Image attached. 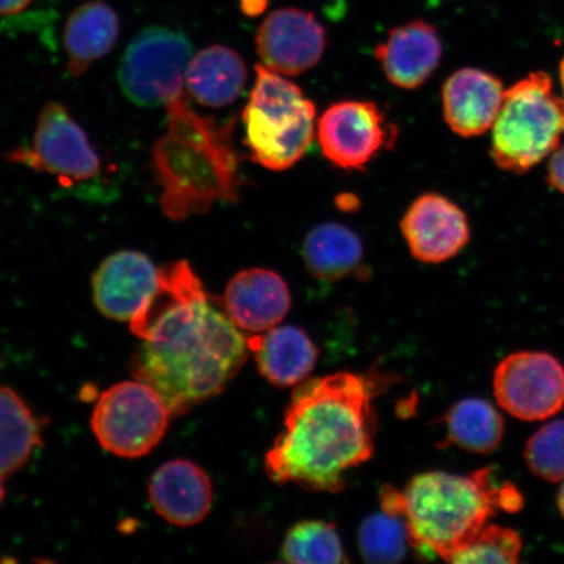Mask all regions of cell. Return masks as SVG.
Masks as SVG:
<instances>
[{
  "label": "cell",
  "mask_w": 564,
  "mask_h": 564,
  "mask_svg": "<svg viewBox=\"0 0 564 564\" xmlns=\"http://www.w3.org/2000/svg\"><path fill=\"white\" fill-rule=\"evenodd\" d=\"M9 159L70 181L94 180L101 172L100 158L87 133L66 106L55 101L41 111L32 150L12 152Z\"/></svg>",
  "instance_id": "obj_11"
},
{
  "label": "cell",
  "mask_w": 564,
  "mask_h": 564,
  "mask_svg": "<svg viewBox=\"0 0 564 564\" xmlns=\"http://www.w3.org/2000/svg\"><path fill=\"white\" fill-rule=\"evenodd\" d=\"M558 509L564 519V482L558 494Z\"/></svg>",
  "instance_id": "obj_33"
},
{
  "label": "cell",
  "mask_w": 564,
  "mask_h": 564,
  "mask_svg": "<svg viewBox=\"0 0 564 564\" xmlns=\"http://www.w3.org/2000/svg\"><path fill=\"white\" fill-rule=\"evenodd\" d=\"M498 405L521 421H545L564 408V368L545 351H517L494 372Z\"/></svg>",
  "instance_id": "obj_10"
},
{
  "label": "cell",
  "mask_w": 564,
  "mask_h": 564,
  "mask_svg": "<svg viewBox=\"0 0 564 564\" xmlns=\"http://www.w3.org/2000/svg\"><path fill=\"white\" fill-rule=\"evenodd\" d=\"M171 412L152 387L122 382L98 399L91 430L108 453L123 458L143 457L164 438Z\"/></svg>",
  "instance_id": "obj_8"
},
{
  "label": "cell",
  "mask_w": 564,
  "mask_h": 564,
  "mask_svg": "<svg viewBox=\"0 0 564 564\" xmlns=\"http://www.w3.org/2000/svg\"><path fill=\"white\" fill-rule=\"evenodd\" d=\"M498 77L478 68H462L444 83L443 115L451 130L463 138L482 135L496 123L505 98Z\"/></svg>",
  "instance_id": "obj_17"
},
{
  "label": "cell",
  "mask_w": 564,
  "mask_h": 564,
  "mask_svg": "<svg viewBox=\"0 0 564 564\" xmlns=\"http://www.w3.org/2000/svg\"><path fill=\"white\" fill-rule=\"evenodd\" d=\"M560 73H561V83H562V88H563V94H564V59L561 63Z\"/></svg>",
  "instance_id": "obj_35"
},
{
  "label": "cell",
  "mask_w": 564,
  "mask_h": 564,
  "mask_svg": "<svg viewBox=\"0 0 564 564\" xmlns=\"http://www.w3.org/2000/svg\"><path fill=\"white\" fill-rule=\"evenodd\" d=\"M303 262L316 280L337 282L351 276L361 265L365 249L357 232L345 225L323 223L303 241Z\"/></svg>",
  "instance_id": "obj_22"
},
{
  "label": "cell",
  "mask_w": 564,
  "mask_h": 564,
  "mask_svg": "<svg viewBox=\"0 0 564 564\" xmlns=\"http://www.w3.org/2000/svg\"><path fill=\"white\" fill-rule=\"evenodd\" d=\"M247 82V67L232 48L212 45L193 55L186 70V87L196 102L225 108L237 100Z\"/></svg>",
  "instance_id": "obj_21"
},
{
  "label": "cell",
  "mask_w": 564,
  "mask_h": 564,
  "mask_svg": "<svg viewBox=\"0 0 564 564\" xmlns=\"http://www.w3.org/2000/svg\"><path fill=\"white\" fill-rule=\"evenodd\" d=\"M523 541L511 528L485 525L471 544L458 553L451 563L517 564Z\"/></svg>",
  "instance_id": "obj_28"
},
{
  "label": "cell",
  "mask_w": 564,
  "mask_h": 564,
  "mask_svg": "<svg viewBox=\"0 0 564 564\" xmlns=\"http://www.w3.org/2000/svg\"><path fill=\"white\" fill-rule=\"evenodd\" d=\"M547 181L555 189L564 194V147L553 153L549 162Z\"/></svg>",
  "instance_id": "obj_30"
},
{
  "label": "cell",
  "mask_w": 564,
  "mask_h": 564,
  "mask_svg": "<svg viewBox=\"0 0 564 564\" xmlns=\"http://www.w3.org/2000/svg\"><path fill=\"white\" fill-rule=\"evenodd\" d=\"M378 382L352 372L310 379L294 391L284 430L265 456L273 482L338 492L344 474L373 454Z\"/></svg>",
  "instance_id": "obj_2"
},
{
  "label": "cell",
  "mask_w": 564,
  "mask_h": 564,
  "mask_svg": "<svg viewBox=\"0 0 564 564\" xmlns=\"http://www.w3.org/2000/svg\"><path fill=\"white\" fill-rule=\"evenodd\" d=\"M160 284V268L143 252L119 251L106 258L91 279L95 305L104 316L131 322Z\"/></svg>",
  "instance_id": "obj_14"
},
{
  "label": "cell",
  "mask_w": 564,
  "mask_h": 564,
  "mask_svg": "<svg viewBox=\"0 0 564 564\" xmlns=\"http://www.w3.org/2000/svg\"><path fill=\"white\" fill-rule=\"evenodd\" d=\"M154 511L167 523L193 527L206 519L214 500V489L206 471L188 460L161 465L150 482Z\"/></svg>",
  "instance_id": "obj_18"
},
{
  "label": "cell",
  "mask_w": 564,
  "mask_h": 564,
  "mask_svg": "<svg viewBox=\"0 0 564 564\" xmlns=\"http://www.w3.org/2000/svg\"><path fill=\"white\" fill-rule=\"evenodd\" d=\"M256 42L260 65L280 75L299 76L322 61L328 39L312 12L288 7L264 19Z\"/></svg>",
  "instance_id": "obj_12"
},
{
  "label": "cell",
  "mask_w": 564,
  "mask_h": 564,
  "mask_svg": "<svg viewBox=\"0 0 564 564\" xmlns=\"http://www.w3.org/2000/svg\"><path fill=\"white\" fill-rule=\"evenodd\" d=\"M166 110L167 132L153 150L164 214L182 221L215 202H236L241 180L232 124L220 127L197 115L186 97L169 104Z\"/></svg>",
  "instance_id": "obj_3"
},
{
  "label": "cell",
  "mask_w": 564,
  "mask_h": 564,
  "mask_svg": "<svg viewBox=\"0 0 564 564\" xmlns=\"http://www.w3.org/2000/svg\"><path fill=\"white\" fill-rule=\"evenodd\" d=\"M282 560L301 564L348 562L335 524L323 520L301 521L291 528L282 545Z\"/></svg>",
  "instance_id": "obj_25"
},
{
  "label": "cell",
  "mask_w": 564,
  "mask_h": 564,
  "mask_svg": "<svg viewBox=\"0 0 564 564\" xmlns=\"http://www.w3.org/2000/svg\"><path fill=\"white\" fill-rule=\"evenodd\" d=\"M4 499V486L2 482V477H0V505H2Z\"/></svg>",
  "instance_id": "obj_34"
},
{
  "label": "cell",
  "mask_w": 564,
  "mask_h": 564,
  "mask_svg": "<svg viewBox=\"0 0 564 564\" xmlns=\"http://www.w3.org/2000/svg\"><path fill=\"white\" fill-rule=\"evenodd\" d=\"M224 308L239 329L263 334L285 319L292 306L291 291L279 273L250 268L229 281Z\"/></svg>",
  "instance_id": "obj_15"
},
{
  "label": "cell",
  "mask_w": 564,
  "mask_h": 564,
  "mask_svg": "<svg viewBox=\"0 0 564 564\" xmlns=\"http://www.w3.org/2000/svg\"><path fill=\"white\" fill-rule=\"evenodd\" d=\"M130 326L143 340L132 357L133 377L152 387L172 415L220 394L249 357V337L185 260L161 268L156 293Z\"/></svg>",
  "instance_id": "obj_1"
},
{
  "label": "cell",
  "mask_w": 564,
  "mask_h": 564,
  "mask_svg": "<svg viewBox=\"0 0 564 564\" xmlns=\"http://www.w3.org/2000/svg\"><path fill=\"white\" fill-rule=\"evenodd\" d=\"M40 444V422L15 391L0 387V477L23 468Z\"/></svg>",
  "instance_id": "obj_24"
},
{
  "label": "cell",
  "mask_w": 564,
  "mask_h": 564,
  "mask_svg": "<svg viewBox=\"0 0 564 564\" xmlns=\"http://www.w3.org/2000/svg\"><path fill=\"white\" fill-rule=\"evenodd\" d=\"M258 370L268 382L286 388L299 386L315 368L317 350L300 327L281 326L249 338Z\"/></svg>",
  "instance_id": "obj_19"
},
{
  "label": "cell",
  "mask_w": 564,
  "mask_h": 564,
  "mask_svg": "<svg viewBox=\"0 0 564 564\" xmlns=\"http://www.w3.org/2000/svg\"><path fill=\"white\" fill-rule=\"evenodd\" d=\"M524 458L534 476L547 482L564 481V420L538 430L527 443Z\"/></svg>",
  "instance_id": "obj_27"
},
{
  "label": "cell",
  "mask_w": 564,
  "mask_h": 564,
  "mask_svg": "<svg viewBox=\"0 0 564 564\" xmlns=\"http://www.w3.org/2000/svg\"><path fill=\"white\" fill-rule=\"evenodd\" d=\"M256 84L242 121L247 150L256 164L284 172L305 156L316 137V108L284 75L256 66Z\"/></svg>",
  "instance_id": "obj_5"
},
{
  "label": "cell",
  "mask_w": 564,
  "mask_h": 564,
  "mask_svg": "<svg viewBox=\"0 0 564 564\" xmlns=\"http://www.w3.org/2000/svg\"><path fill=\"white\" fill-rule=\"evenodd\" d=\"M442 55L438 30L421 19L393 28L376 48L387 80L405 90L422 87L440 67Z\"/></svg>",
  "instance_id": "obj_16"
},
{
  "label": "cell",
  "mask_w": 564,
  "mask_h": 564,
  "mask_svg": "<svg viewBox=\"0 0 564 564\" xmlns=\"http://www.w3.org/2000/svg\"><path fill=\"white\" fill-rule=\"evenodd\" d=\"M400 228L414 259L427 264L453 259L470 238L464 210L435 193L419 196L401 218Z\"/></svg>",
  "instance_id": "obj_13"
},
{
  "label": "cell",
  "mask_w": 564,
  "mask_h": 564,
  "mask_svg": "<svg viewBox=\"0 0 564 564\" xmlns=\"http://www.w3.org/2000/svg\"><path fill=\"white\" fill-rule=\"evenodd\" d=\"M359 550L369 563H397L411 546L404 521L384 511L366 519L358 532Z\"/></svg>",
  "instance_id": "obj_26"
},
{
  "label": "cell",
  "mask_w": 564,
  "mask_h": 564,
  "mask_svg": "<svg viewBox=\"0 0 564 564\" xmlns=\"http://www.w3.org/2000/svg\"><path fill=\"white\" fill-rule=\"evenodd\" d=\"M33 0H0V17L13 15L26 9Z\"/></svg>",
  "instance_id": "obj_31"
},
{
  "label": "cell",
  "mask_w": 564,
  "mask_h": 564,
  "mask_svg": "<svg viewBox=\"0 0 564 564\" xmlns=\"http://www.w3.org/2000/svg\"><path fill=\"white\" fill-rule=\"evenodd\" d=\"M268 7V0H241V10L247 17H259Z\"/></svg>",
  "instance_id": "obj_32"
},
{
  "label": "cell",
  "mask_w": 564,
  "mask_h": 564,
  "mask_svg": "<svg viewBox=\"0 0 564 564\" xmlns=\"http://www.w3.org/2000/svg\"><path fill=\"white\" fill-rule=\"evenodd\" d=\"M442 421L446 423L447 442L471 454H491L503 441L505 420L488 400L458 401Z\"/></svg>",
  "instance_id": "obj_23"
},
{
  "label": "cell",
  "mask_w": 564,
  "mask_h": 564,
  "mask_svg": "<svg viewBox=\"0 0 564 564\" xmlns=\"http://www.w3.org/2000/svg\"><path fill=\"white\" fill-rule=\"evenodd\" d=\"M121 23L118 13L101 0H90L70 13L63 34L68 73L80 76L117 44Z\"/></svg>",
  "instance_id": "obj_20"
},
{
  "label": "cell",
  "mask_w": 564,
  "mask_h": 564,
  "mask_svg": "<svg viewBox=\"0 0 564 564\" xmlns=\"http://www.w3.org/2000/svg\"><path fill=\"white\" fill-rule=\"evenodd\" d=\"M491 158L503 171L523 174L558 150L564 98L546 73H532L505 91L494 123Z\"/></svg>",
  "instance_id": "obj_6"
},
{
  "label": "cell",
  "mask_w": 564,
  "mask_h": 564,
  "mask_svg": "<svg viewBox=\"0 0 564 564\" xmlns=\"http://www.w3.org/2000/svg\"><path fill=\"white\" fill-rule=\"evenodd\" d=\"M316 138L330 164L344 171H364L397 143L398 127L376 102L340 101L323 112Z\"/></svg>",
  "instance_id": "obj_9"
},
{
  "label": "cell",
  "mask_w": 564,
  "mask_h": 564,
  "mask_svg": "<svg viewBox=\"0 0 564 564\" xmlns=\"http://www.w3.org/2000/svg\"><path fill=\"white\" fill-rule=\"evenodd\" d=\"M492 474L491 467L468 476L426 471L404 490L386 485L380 507L404 521L412 547L453 562L500 510V485L494 484Z\"/></svg>",
  "instance_id": "obj_4"
},
{
  "label": "cell",
  "mask_w": 564,
  "mask_h": 564,
  "mask_svg": "<svg viewBox=\"0 0 564 564\" xmlns=\"http://www.w3.org/2000/svg\"><path fill=\"white\" fill-rule=\"evenodd\" d=\"M500 510L509 513H517L523 509V494L511 482L500 485L499 494Z\"/></svg>",
  "instance_id": "obj_29"
},
{
  "label": "cell",
  "mask_w": 564,
  "mask_h": 564,
  "mask_svg": "<svg viewBox=\"0 0 564 564\" xmlns=\"http://www.w3.org/2000/svg\"><path fill=\"white\" fill-rule=\"evenodd\" d=\"M193 58L185 34L151 26L130 42L118 69L123 95L143 108L166 106L185 97L186 70Z\"/></svg>",
  "instance_id": "obj_7"
}]
</instances>
